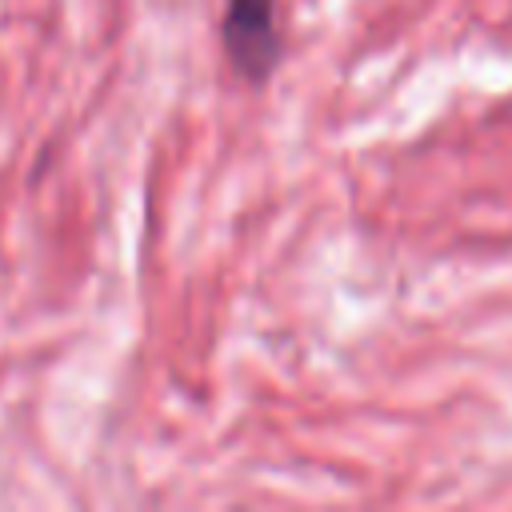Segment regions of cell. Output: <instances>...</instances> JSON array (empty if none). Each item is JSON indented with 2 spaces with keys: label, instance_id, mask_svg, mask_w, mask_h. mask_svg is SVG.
Returning <instances> with one entry per match:
<instances>
[{
  "label": "cell",
  "instance_id": "1",
  "mask_svg": "<svg viewBox=\"0 0 512 512\" xmlns=\"http://www.w3.org/2000/svg\"><path fill=\"white\" fill-rule=\"evenodd\" d=\"M224 48H228L232 68L244 80L264 84L280 60V32L272 20V0H228Z\"/></svg>",
  "mask_w": 512,
  "mask_h": 512
}]
</instances>
